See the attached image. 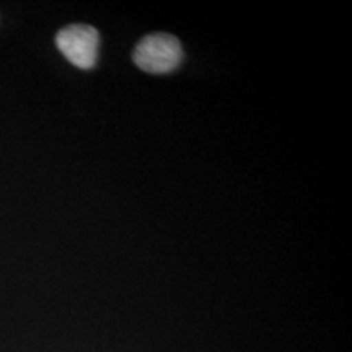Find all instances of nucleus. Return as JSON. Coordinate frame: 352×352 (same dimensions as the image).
<instances>
[{"instance_id": "nucleus-1", "label": "nucleus", "mask_w": 352, "mask_h": 352, "mask_svg": "<svg viewBox=\"0 0 352 352\" xmlns=\"http://www.w3.org/2000/svg\"><path fill=\"white\" fill-rule=\"evenodd\" d=\"M134 64L148 74H168L182 64L183 47L168 33H153L140 39L132 54Z\"/></svg>"}, {"instance_id": "nucleus-2", "label": "nucleus", "mask_w": 352, "mask_h": 352, "mask_svg": "<svg viewBox=\"0 0 352 352\" xmlns=\"http://www.w3.org/2000/svg\"><path fill=\"white\" fill-rule=\"evenodd\" d=\"M100 34L90 25H69L56 36L57 50L70 64L82 70L95 67L98 57Z\"/></svg>"}]
</instances>
